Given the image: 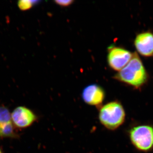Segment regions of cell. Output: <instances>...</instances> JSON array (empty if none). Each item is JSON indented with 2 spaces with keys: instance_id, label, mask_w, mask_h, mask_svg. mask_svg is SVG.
Instances as JSON below:
<instances>
[{
  "instance_id": "obj_1",
  "label": "cell",
  "mask_w": 153,
  "mask_h": 153,
  "mask_svg": "<svg viewBox=\"0 0 153 153\" xmlns=\"http://www.w3.org/2000/svg\"><path fill=\"white\" fill-rule=\"evenodd\" d=\"M118 81L139 89L146 83L149 74L141 59L137 53H134L129 62L114 76Z\"/></svg>"
},
{
  "instance_id": "obj_2",
  "label": "cell",
  "mask_w": 153,
  "mask_h": 153,
  "mask_svg": "<svg viewBox=\"0 0 153 153\" xmlns=\"http://www.w3.org/2000/svg\"><path fill=\"white\" fill-rule=\"evenodd\" d=\"M98 117L100 122L105 128L114 131L124 123L126 111L120 102H110L99 108Z\"/></svg>"
},
{
  "instance_id": "obj_3",
  "label": "cell",
  "mask_w": 153,
  "mask_h": 153,
  "mask_svg": "<svg viewBox=\"0 0 153 153\" xmlns=\"http://www.w3.org/2000/svg\"><path fill=\"white\" fill-rule=\"evenodd\" d=\"M130 140L137 150L148 152L153 149V126L143 124L132 127L128 132Z\"/></svg>"
},
{
  "instance_id": "obj_4",
  "label": "cell",
  "mask_w": 153,
  "mask_h": 153,
  "mask_svg": "<svg viewBox=\"0 0 153 153\" xmlns=\"http://www.w3.org/2000/svg\"><path fill=\"white\" fill-rule=\"evenodd\" d=\"M133 53L122 47H111L108 48L107 60L108 65L113 70L120 71L131 60Z\"/></svg>"
},
{
  "instance_id": "obj_5",
  "label": "cell",
  "mask_w": 153,
  "mask_h": 153,
  "mask_svg": "<svg viewBox=\"0 0 153 153\" xmlns=\"http://www.w3.org/2000/svg\"><path fill=\"white\" fill-rule=\"evenodd\" d=\"M11 117L14 126L17 128L29 127L38 120V117L34 111L25 106L17 107L11 113Z\"/></svg>"
},
{
  "instance_id": "obj_6",
  "label": "cell",
  "mask_w": 153,
  "mask_h": 153,
  "mask_svg": "<svg viewBox=\"0 0 153 153\" xmlns=\"http://www.w3.org/2000/svg\"><path fill=\"white\" fill-rule=\"evenodd\" d=\"M13 123L8 108L0 105V139L18 138L19 135Z\"/></svg>"
},
{
  "instance_id": "obj_7",
  "label": "cell",
  "mask_w": 153,
  "mask_h": 153,
  "mask_svg": "<svg viewBox=\"0 0 153 153\" xmlns=\"http://www.w3.org/2000/svg\"><path fill=\"white\" fill-rule=\"evenodd\" d=\"M104 89L95 84L88 85L82 91V97L86 104L99 108L105 98Z\"/></svg>"
},
{
  "instance_id": "obj_8",
  "label": "cell",
  "mask_w": 153,
  "mask_h": 153,
  "mask_svg": "<svg viewBox=\"0 0 153 153\" xmlns=\"http://www.w3.org/2000/svg\"><path fill=\"white\" fill-rule=\"evenodd\" d=\"M134 45L139 54L144 57L153 56V33L143 32L136 36Z\"/></svg>"
},
{
  "instance_id": "obj_9",
  "label": "cell",
  "mask_w": 153,
  "mask_h": 153,
  "mask_svg": "<svg viewBox=\"0 0 153 153\" xmlns=\"http://www.w3.org/2000/svg\"><path fill=\"white\" fill-rule=\"evenodd\" d=\"M38 2V1H37L22 0L18 2V6L21 10H27L37 4Z\"/></svg>"
},
{
  "instance_id": "obj_10",
  "label": "cell",
  "mask_w": 153,
  "mask_h": 153,
  "mask_svg": "<svg viewBox=\"0 0 153 153\" xmlns=\"http://www.w3.org/2000/svg\"><path fill=\"white\" fill-rule=\"evenodd\" d=\"M55 2L58 5L61 6V7H67L71 5L73 2L74 1L72 0H67V1H59L57 0L55 1Z\"/></svg>"
},
{
  "instance_id": "obj_11",
  "label": "cell",
  "mask_w": 153,
  "mask_h": 153,
  "mask_svg": "<svg viewBox=\"0 0 153 153\" xmlns=\"http://www.w3.org/2000/svg\"><path fill=\"white\" fill-rule=\"evenodd\" d=\"M0 153H3L1 149V148H0Z\"/></svg>"
}]
</instances>
